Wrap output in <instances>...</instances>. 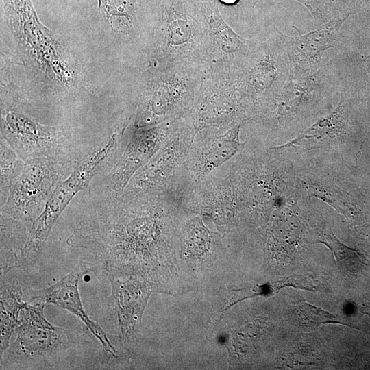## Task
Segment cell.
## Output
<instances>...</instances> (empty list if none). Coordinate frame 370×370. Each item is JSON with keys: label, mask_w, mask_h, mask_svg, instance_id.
Listing matches in <instances>:
<instances>
[{"label": "cell", "mask_w": 370, "mask_h": 370, "mask_svg": "<svg viewBox=\"0 0 370 370\" xmlns=\"http://www.w3.org/2000/svg\"><path fill=\"white\" fill-rule=\"evenodd\" d=\"M14 334V341H10L5 352L13 363L24 365L54 356L87 342L82 341L79 332L55 325H22Z\"/></svg>", "instance_id": "10"}, {"label": "cell", "mask_w": 370, "mask_h": 370, "mask_svg": "<svg viewBox=\"0 0 370 370\" xmlns=\"http://www.w3.org/2000/svg\"><path fill=\"white\" fill-rule=\"evenodd\" d=\"M192 1H194L195 3H200L206 0H192Z\"/></svg>", "instance_id": "22"}, {"label": "cell", "mask_w": 370, "mask_h": 370, "mask_svg": "<svg viewBox=\"0 0 370 370\" xmlns=\"http://www.w3.org/2000/svg\"><path fill=\"white\" fill-rule=\"evenodd\" d=\"M99 13L122 39L130 42L140 31L139 14L148 8V0H98Z\"/></svg>", "instance_id": "15"}, {"label": "cell", "mask_w": 370, "mask_h": 370, "mask_svg": "<svg viewBox=\"0 0 370 370\" xmlns=\"http://www.w3.org/2000/svg\"><path fill=\"white\" fill-rule=\"evenodd\" d=\"M110 303L116 319L120 341L129 343L139 328L149 296L153 291L151 280L141 275L108 276Z\"/></svg>", "instance_id": "11"}, {"label": "cell", "mask_w": 370, "mask_h": 370, "mask_svg": "<svg viewBox=\"0 0 370 370\" xmlns=\"http://www.w3.org/2000/svg\"><path fill=\"white\" fill-rule=\"evenodd\" d=\"M149 3L151 69L204 68L208 60V33L197 3L192 0Z\"/></svg>", "instance_id": "2"}, {"label": "cell", "mask_w": 370, "mask_h": 370, "mask_svg": "<svg viewBox=\"0 0 370 370\" xmlns=\"http://www.w3.org/2000/svg\"><path fill=\"white\" fill-rule=\"evenodd\" d=\"M196 3L208 33V60L204 67L218 70L242 69L243 58L247 54L246 40L223 20L216 0Z\"/></svg>", "instance_id": "14"}, {"label": "cell", "mask_w": 370, "mask_h": 370, "mask_svg": "<svg viewBox=\"0 0 370 370\" xmlns=\"http://www.w3.org/2000/svg\"><path fill=\"white\" fill-rule=\"evenodd\" d=\"M124 122L100 147L79 161L69 177L56 185L42 212L31 224L22 252L21 267H29L40 257L49 233L58 218L74 196L89 184L107 163L116 161L126 146Z\"/></svg>", "instance_id": "3"}, {"label": "cell", "mask_w": 370, "mask_h": 370, "mask_svg": "<svg viewBox=\"0 0 370 370\" xmlns=\"http://www.w3.org/2000/svg\"><path fill=\"white\" fill-rule=\"evenodd\" d=\"M241 70L201 69L195 100L188 114L197 132H224L242 124L238 120L242 97L245 95Z\"/></svg>", "instance_id": "5"}, {"label": "cell", "mask_w": 370, "mask_h": 370, "mask_svg": "<svg viewBox=\"0 0 370 370\" xmlns=\"http://www.w3.org/2000/svg\"><path fill=\"white\" fill-rule=\"evenodd\" d=\"M321 243L332 251L338 267H345L349 271L348 262L360 260L358 251L343 244L332 232L325 234V240Z\"/></svg>", "instance_id": "19"}, {"label": "cell", "mask_w": 370, "mask_h": 370, "mask_svg": "<svg viewBox=\"0 0 370 370\" xmlns=\"http://www.w3.org/2000/svg\"><path fill=\"white\" fill-rule=\"evenodd\" d=\"M219 1L227 5H232L236 3L238 0H219Z\"/></svg>", "instance_id": "21"}, {"label": "cell", "mask_w": 370, "mask_h": 370, "mask_svg": "<svg viewBox=\"0 0 370 370\" xmlns=\"http://www.w3.org/2000/svg\"><path fill=\"white\" fill-rule=\"evenodd\" d=\"M182 211L192 212L191 188L175 181L157 192L97 203L66 243L84 254L90 268L104 270L108 276L150 278L147 269L164 238L167 219Z\"/></svg>", "instance_id": "1"}, {"label": "cell", "mask_w": 370, "mask_h": 370, "mask_svg": "<svg viewBox=\"0 0 370 370\" xmlns=\"http://www.w3.org/2000/svg\"><path fill=\"white\" fill-rule=\"evenodd\" d=\"M196 134L188 115L174 121L162 145L133 175L122 196L161 190L184 174Z\"/></svg>", "instance_id": "7"}, {"label": "cell", "mask_w": 370, "mask_h": 370, "mask_svg": "<svg viewBox=\"0 0 370 370\" xmlns=\"http://www.w3.org/2000/svg\"><path fill=\"white\" fill-rule=\"evenodd\" d=\"M1 134L25 162L40 157H67L63 135L53 127L43 126L25 115L8 112L2 119Z\"/></svg>", "instance_id": "9"}, {"label": "cell", "mask_w": 370, "mask_h": 370, "mask_svg": "<svg viewBox=\"0 0 370 370\" xmlns=\"http://www.w3.org/2000/svg\"><path fill=\"white\" fill-rule=\"evenodd\" d=\"M0 206H3L14 186L20 177L25 161L16 153L7 140L1 137Z\"/></svg>", "instance_id": "18"}, {"label": "cell", "mask_w": 370, "mask_h": 370, "mask_svg": "<svg viewBox=\"0 0 370 370\" xmlns=\"http://www.w3.org/2000/svg\"><path fill=\"white\" fill-rule=\"evenodd\" d=\"M29 222L1 214V278L21 267V257L29 229Z\"/></svg>", "instance_id": "16"}, {"label": "cell", "mask_w": 370, "mask_h": 370, "mask_svg": "<svg viewBox=\"0 0 370 370\" xmlns=\"http://www.w3.org/2000/svg\"><path fill=\"white\" fill-rule=\"evenodd\" d=\"M173 121L134 127L112 167L90 188V194L97 203H113L121 197L133 175L162 145Z\"/></svg>", "instance_id": "8"}, {"label": "cell", "mask_w": 370, "mask_h": 370, "mask_svg": "<svg viewBox=\"0 0 370 370\" xmlns=\"http://www.w3.org/2000/svg\"><path fill=\"white\" fill-rule=\"evenodd\" d=\"M78 163L67 157H40L25 162L23 172L1 208V214L32 223L58 183Z\"/></svg>", "instance_id": "6"}, {"label": "cell", "mask_w": 370, "mask_h": 370, "mask_svg": "<svg viewBox=\"0 0 370 370\" xmlns=\"http://www.w3.org/2000/svg\"><path fill=\"white\" fill-rule=\"evenodd\" d=\"M242 124L221 132L204 130L196 134L185 165V172L197 182L231 160L245 145L239 138Z\"/></svg>", "instance_id": "13"}, {"label": "cell", "mask_w": 370, "mask_h": 370, "mask_svg": "<svg viewBox=\"0 0 370 370\" xmlns=\"http://www.w3.org/2000/svg\"><path fill=\"white\" fill-rule=\"evenodd\" d=\"M300 312L303 319L308 323L314 325L336 323H341L336 320V317L320 308L303 302L300 307Z\"/></svg>", "instance_id": "20"}, {"label": "cell", "mask_w": 370, "mask_h": 370, "mask_svg": "<svg viewBox=\"0 0 370 370\" xmlns=\"http://www.w3.org/2000/svg\"><path fill=\"white\" fill-rule=\"evenodd\" d=\"M27 301L23 299V291L18 281H1L0 349L1 354L10 345L16 330L21 325V312Z\"/></svg>", "instance_id": "17"}, {"label": "cell", "mask_w": 370, "mask_h": 370, "mask_svg": "<svg viewBox=\"0 0 370 370\" xmlns=\"http://www.w3.org/2000/svg\"><path fill=\"white\" fill-rule=\"evenodd\" d=\"M201 69L150 68L134 116V127L171 122L187 115L194 103Z\"/></svg>", "instance_id": "4"}, {"label": "cell", "mask_w": 370, "mask_h": 370, "mask_svg": "<svg viewBox=\"0 0 370 370\" xmlns=\"http://www.w3.org/2000/svg\"><path fill=\"white\" fill-rule=\"evenodd\" d=\"M90 265L84 260L66 275L53 285L29 293L30 301L35 304H53L77 316L100 342L103 352L108 358H116V351L101 327L85 312L81 300L78 284L90 270Z\"/></svg>", "instance_id": "12"}]
</instances>
